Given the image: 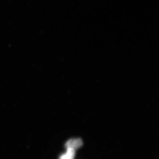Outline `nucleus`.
I'll return each mask as SVG.
<instances>
[{
    "label": "nucleus",
    "instance_id": "nucleus-2",
    "mask_svg": "<svg viewBox=\"0 0 159 159\" xmlns=\"http://www.w3.org/2000/svg\"><path fill=\"white\" fill-rule=\"evenodd\" d=\"M66 154L70 158L73 159L75 155V149L72 148H67V152Z\"/></svg>",
    "mask_w": 159,
    "mask_h": 159
},
{
    "label": "nucleus",
    "instance_id": "nucleus-3",
    "mask_svg": "<svg viewBox=\"0 0 159 159\" xmlns=\"http://www.w3.org/2000/svg\"><path fill=\"white\" fill-rule=\"evenodd\" d=\"M59 159H72L69 157L66 154H63L60 157Z\"/></svg>",
    "mask_w": 159,
    "mask_h": 159
},
{
    "label": "nucleus",
    "instance_id": "nucleus-1",
    "mask_svg": "<svg viewBox=\"0 0 159 159\" xmlns=\"http://www.w3.org/2000/svg\"><path fill=\"white\" fill-rule=\"evenodd\" d=\"M82 141L79 139H70L67 141L65 144V147L67 148H72L77 149L79 148L82 146Z\"/></svg>",
    "mask_w": 159,
    "mask_h": 159
}]
</instances>
